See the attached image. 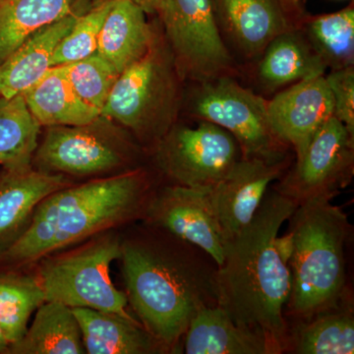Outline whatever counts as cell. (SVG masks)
Returning a JSON list of instances; mask_svg holds the SVG:
<instances>
[{
    "instance_id": "3957f363",
    "label": "cell",
    "mask_w": 354,
    "mask_h": 354,
    "mask_svg": "<svg viewBox=\"0 0 354 354\" xmlns=\"http://www.w3.org/2000/svg\"><path fill=\"white\" fill-rule=\"evenodd\" d=\"M150 180L143 169L62 188L39 203L0 264H29L145 213Z\"/></svg>"
},
{
    "instance_id": "7a4b0ae2",
    "label": "cell",
    "mask_w": 354,
    "mask_h": 354,
    "mask_svg": "<svg viewBox=\"0 0 354 354\" xmlns=\"http://www.w3.org/2000/svg\"><path fill=\"white\" fill-rule=\"evenodd\" d=\"M171 239L125 241L120 257L128 302L167 351L180 344L200 310L218 305L215 261L202 249Z\"/></svg>"
},
{
    "instance_id": "f1b7e54d",
    "label": "cell",
    "mask_w": 354,
    "mask_h": 354,
    "mask_svg": "<svg viewBox=\"0 0 354 354\" xmlns=\"http://www.w3.org/2000/svg\"><path fill=\"white\" fill-rule=\"evenodd\" d=\"M76 95L101 113L109 93L120 74L97 53L67 65H62Z\"/></svg>"
},
{
    "instance_id": "8992f818",
    "label": "cell",
    "mask_w": 354,
    "mask_h": 354,
    "mask_svg": "<svg viewBox=\"0 0 354 354\" xmlns=\"http://www.w3.org/2000/svg\"><path fill=\"white\" fill-rule=\"evenodd\" d=\"M120 257V241L106 236L75 252L44 260L37 278L46 301L130 316L127 293L111 278V266Z\"/></svg>"
},
{
    "instance_id": "83f0119b",
    "label": "cell",
    "mask_w": 354,
    "mask_h": 354,
    "mask_svg": "<svg viewBox=\"0 0 354 354\" xmlns=\"http://www.w3.org/2000/svg\"><path fill=\"white\" fill-rule=\"evenodd\" d=\"M44 301L38 278L0 272V328L10 344L22 339L32 312Z\"/></svg>"
},
{
    "instance_id": "9a60e30c",
    "label": "cell",
    "mask_w": 354,
    "mask_h": 354,
    "mask_svg": "<svg viewBox=\"0 0 354 354\" xmlns=\"http://www.w3.org/2000/svg\"><path fill=\"white\" fill-rule=\"evenodd\" d=\"M274 136L295 158L304 152L315 133L334 116V102L325 75L305 79L279 91L267 104Z\"/></svg>"
},
{
    "instance_id": "836d02e7",
    "label": "cell",
    "mask_w": 354,
    "mask_h": 354,
    "mask_svg": "<svg viewBox=\"0 0 354 354\" xmlns=\"http://www.w3.org/2000/svg\"><path fill=\"white\" fill-rule=\"evenodd\" d=\"M9 346H10V342H8L3 330L0 328V353H7Z\"/></svg>"
},
{
    "instance_id": "5bb4252c",
    "label": "cell",
    "mask_w": 354,
    "mask_h": 354,
    "mask_svg": "<svg viewBox=\"0 0 354 354\" xmlns=\"http://www.w3.org/2000/svg\"><path fill=\"white\" fill-rule=\"evenodd\" d=\"M290 165V156L281 160L242 156L227 176L212 187V202L227 242L250 223L272 183L278 181Z\"/></svg>"
},
{
    "instance_id": "d4e9b609",
    "label": "cell",
    "mask_w": 354,
    "mask_h": 354,
    "mask_svg": "<svg viewBox=\"0 0 354 354\" xmlns=\"http://www.w3.org/2000/svg\"><path fill=\"white\" fill-rule=\"evenodd\" d=\"M72 8L73 0H0V65L32 35Z\"/></svg>"
},
{
    "instance_id": "30bf717a",
    "label": "cell",
    "mask_w": 354,
    "mask_h": 354,
    "mask_svg": "<svg viewBox=\"0 0 354 354\" xmlns=\"http://www.w3.org/2000/svg\"><path fill=\"white\" fill-rule=\"evenodd\" d=\"M354 136L335 116L314 135L274 189L295 204L333 200L353 180Z\"/></svg>"
},
{
    "instance_id": "7402d4cb",
    "label": "cell",
    "mask_w": 354,
    "mask_h": 354,
    "mask_svg": "<svg viewBox=\"0 0 354 354\" xmlns=\"http://www.w3.org/2000/svg\"><path fill=\"white\" fill-rule=\"evenodd\" d=\"M30 113L41 127H82L101 118L76 95L64 66H53L22 94Z\"/></svg>"
},
{
    "instance_id": "f546056e",
    "label": "cell",
    "mask_w": 354,
    "mask_h": 354,
    "mask_svg": "<svg viewBox=\"0 0 354 354\" xmlns=\"http://www.w3.org/2000/svg\"><path fill=\"white\" fill-rule=\"evenodd\" d=\"M111 1L113 0H104L80 13L71 29L55 48L51 60L53 66L73 64L97 53V39Z\"/></svg>"
},
{
    "instance_id": "4316f807",
    "label": "cell",
    "mask_w": 354,
    "mask_h": 354,
    "mask_svg": "<svg viewBox=\"0 0 354 354\" xmlns=\"http://www.w3.org/2000/svg\"><path fill=\"white\" fill-rule=\"evenodd\" d=\"M41 127L22 95L13 97L0 95V165H31Z\"/></svg>"
},
{
    "instance_id": "d6986e66",
    "label": "cell",
    "mask_w": 354,
    "mask_h": 354,
    "mask_svg": "<svg viewBox=\"0 0 354 354\" xmlns=\"http://www.w3.org/2000/svg\"><path fill=\"white\" fill-rule=\"evenodd\" d=\"M147 13L130 0H113L102 23L97 53L120 74L150 50L156 34Z\"/></svg>"
},
{
    "instance_id": "2e32d148",
    "label": "cell",
    "mask_w": 354,
    "mask_h": 354,
    "mask_svg": "<svg viewBox=\"0 0 354 354\" xmlns=\"http://www.w3.org/2000/svg\"><path fill=\"white\" fill-rule=\"evenodd\" d=\"M68 184L64 174L34 169L32 165L3 167L0 174V255L22 234L39 203Z\"/></svg>"
},
{
    "instance_id": "5b68a950",
    "label": "cell",
    "mask_w": 354,
    "mask_h": 354,
    "mask_svg": "<svg viewBox=\"0 0 354 354\" xmlns=\"http://www.w3.org/2000/svg\"><path fill=\"white\" fill-rule=\"evenodd\" d=\"M179 79L171 48L167 50L155 36L146 55L118 75L101 118L158 143L174 125L179 106Z\"/></svg>"
},
{
    "instance_id": "e575fe53",
    "label": "cell",
    "mask_w": 354,
    "mask_h": 354,
    "mask_svg": "<svg viewBox=\"0 0 354 354\" xmlns=\"http://www.w3.org/2000/svg\"><path fill=\"white\" fill-rule=\"evenodd\" d=\"M292 1L297 2V3L298 0H292Z\"/></svg>"
},
{
    "instance_id": "1f68e13d",
    "label": "cell",
    "mask_w": 354,
    "mask_h": 354,
    "mask_svg": "<svg viewBox=\"0 0 354 354\" xmlns=\"http://www.w3.org/2000/svg\"><path fill=\"white\" fill-rule=\"evenodd\" d=\"M276 245L279 257L286 264L288 265L293 252V239L290 230L281 236L278 235L276 239Z\"/></svg>"
},
{
    "instance_id": "44dd1931",
    "label": "cell",
    "mask_w": 354,
    "mask_h": 354,
    "mask_svg": "<svg viewBox=\"0 0 354 354\" xmlns=\"http://www.w3.org/2000/svg\"><path fill=\"white\" fill-rule=\"evenodd\" d=\"M183 341L187 354H272L262 335L235 324L218 305L198 312Z\"/></svg>"
},
{
    "instance_id": "d6a6232c",
    "label": "cell",
    "mask_w": 354,
    "mask_h": 354,
    "mask_svg": "<svg viewBox=\"0 0 354 354\" xmlns=\"http://www.w3.org/2000/svg\"><path fill=\"white\" fill-rule=\"evenodd\" d=\"M130 1L141 7L147 14H156L158 12L160 0H130Z\"/></svg>"
},
{
    "instance_id": "7c38bea8",
    "label": "cell",
    "mask_w": 354,
    "mask_h": 354,
    "mask_svg": "<svg viewBox=\"0 0 354 354\" xmlns=\"http://www.w3.org/2000/svg\"><path fill=\"white\" fill-rule=\"evenodd\" d=\"M94 124L48 127L35 152L39 169L64 176H91L108 174L127 164V147L95 129Z\"/></svg>"
},
{
    "instance_id": "ba28073f",
    "label": "cell",
    "mask_w": 354,
    "mask_h": 354,
    "mask_svg": "<svg viewBox=\"0 0 354 354\" xmlns=\"http://www.w3.org/2000/svg\"><path fill=\"white\" fill-rule=\"evenodd\" d=\"M157 14L183 80L234 76V58L221 36L213 0H160Z\"/></svg>"
},
{
    "instance_id": "cb8c5ba5",
    "label": "cell",
    "mask_w": 354,
    "mask_h": 354,
    "mask_svg": "<svg viewBox=\"0 0 354 354\" xmlns=\"http://www.w3.org/2000/svg\"><path fill=\"white\" fill-rule=\"evenodd\" d=\"M342 302L290 329L286 353L353 354V309L351 302L346 305Z\"/></svg>"
},
{
    "instance_id": "8fae6325",
    "label": "cell",
    "mask_w": 354,
    "mask_h": 354,
    "mask_svg": "<svg viewBox=\"0 0 354 354\" xmlns=\"http://www.w3.org/2000/svg\"><path fill=\"white\" fill-rule=\"evenodd\" d=\"M211 189L165 186L151 196L144 215L153 227L202 249L220 266L227 241L214 209Z\"/></svg>"
},
{
    "instance_id": "277c9868",
    "label": "cell",
    "mask_w": 354,
    "mask_h": 354,
    "mask_svg": "<svg viewBox=\"0 0 354 354\" xmlns=\"http://www.w3.org/2000/svg\"><path fill=\"white\" fill-rule=\"evenodd\" d=\"M330 201L298 205L288 220L293 252L285 315L298 323L335 308L346 297V246L351 227L344 212Z\"/></svg>"
},
{
    "instance_id": "484cf974",
    "label": "cell",
    "mask_w": 354,
    "mask_h": 354,
    "mask_svg": "<svg viewBox=\"0 0 354 354\" xmlns=\"http://www.w3.org/2000/svg\"><path fill=\"white\" fill-rule=\"evenodd\" d=\"M302 31L327 69L354 66V9L346 7L302 21Z\"/></svg>"
},
{
    "instance_id": "ffe728a7",
    "label": "cell",
    "mask_w": 354,
    "mask_h": 354,
    "mask_svg": "<svg viewBox=\"0 0 354 354\" xmlns=\"http://www.w3.org/2000/svg\"><path fill=\"white\" fill-rule=\"evenodd\" d=\"M258 80L265 90L288 87L292 84L325 75L327 67L305 36L301 27L279 35L258 59Z\"/></svg>"
},
{
    "instance_id": "4fadbf2b",
    "label": "cell",
    "mask_w": 354,
    "mask_h": 354,
    "mask_svg": "<svg viewBox=\"0 0 354 354\" xmlns=\"http://www.w3.org/2000/svg\"><path fill=\"white\" fill-rule=\"evenodd\" d=\"M223 39L246 59H259L272 39L301 26L292 0H213Z\"/></svg>"
},
{
    "instance_id": "603a6c76",
    "label": "cell",
    "mask_w": 354,
    "mask_h": 354,
    "mask_svg": "<svg viewBox=\"0 0 354 354\" xmlns=\"http://www.w3.org/2000/svg\"><path fill=\"white\" fill-rule=\"evenodd\" d=\"M85 353L80 327L72 308L55 301H44L37 309L31 327L7 351L11 354Z\"/></svg>"
},
{
    "instance_id": "52a82bcc",
    "label": "cell",
    "mask_w": 354,
    "mask_h": 354,
    "mask_svg": "<svg viewBox=\"0 0 354 354\" xmlns=\"http://www.w3.org/2000/svg\"><path fill=\"white\" fill-rule=\"evenodd\" d=\"M190 97L191 115L230 132L239 142L243 157L281 160L290 156L270 127L268 100L244 88L234 76L197 82Z\"/></svg>"
},
{
    "instance_id": "6da1fadb",
    "label": "cell",
    "mask_w": 354,
    "mask_h": 354,
    "mask_svg": "<svg viewBox=\"0 0 354 354\" xmlns=\"http://www.w3.org/2000/svg\"><path fill=\"white\" fill-rule=\"evenodd\" d=\"M297 207L270 188L250 223L227 242L216 270L218 306L237 325L262 335L272 354L286 353L290 339L285 310L290 272L276 239Z\"/></svg>"
},
{
    "instance_id": "9c48e42d",
    "label": "cell",
    "mask_w": 354,
    "mask_h": 354,
    "mask_svg": "<svg viewBox=\"0 0 354 354\" xmlns=\"http://www.w3.org/2000/svg\"><path fill=\"white\" fill-rule=\"evenodd\" d=\"M157 162L174 185L213 187L242 157L236 139L214 123L172 125L157 143Z\"/></svg>"
},
{
    "instance_id": "4dcf8cb0",
    "label": "cell",
    "mask_w": 354,
    "mask_h": 354,
    "mask_svg": "<svg viewBox=\"0 0 354 354\" xmlns=\"http://www.w3.org/2000/svg\"><path fill=\"white\" fill-rule=\"evenodd\" d=\"M325 78L334 102V116L354 136V66L330 70Z\"/></svg>"
},
{
    "instance_id": "ac0fdd59",
    "label": "cell",
    "mask_w": 354,
    "mask_h": 354,
    "mask_svg": "<svg viewBox=\"0 0 354 354\" xmlns=\"http://www.w3.org/2000/svg\"><path fill=\"white\" fill-rule=\"evenodd\" d=\"M88 354H149L167 351L131 316L91 308H72Z\"/></svg>"
},
{
    "instance_id": "e0dca14e",
    "label": "cell",
    "mask_w": 354,
    "mask_h": 354,
    "mask_svg": "<svg viewBox=\"0 0 354 354\" xmlns=\"http://www.w3.org/2000/svg\"><path fill=\"white\" fill-rule=\"evenodd\" d=\"M81 12L73 7L64 17L44 26L0 65L1 97L22 95L53 67L55 48Z\"/></svg>"
}]
</instances>
